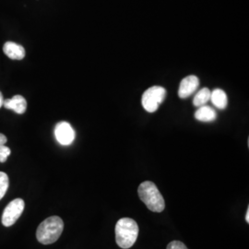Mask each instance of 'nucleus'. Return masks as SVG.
<instances>
[{"instance_id": "obj_15", "label": "nucleus", "mask_w": 249, "mask_h": 249, "mask_svg": "<svg viewBox=\"0 0 249 249\" xmlns=\"http://www.w3.org/2000/svg\"><path fill=\"white\" fill-rule=\"evenodd\" d=\"M166 249H188L186 245L180 241H172L168 244Z\"/></svg>"}, {"instance_id": "obj_2", "label": "nucleus", "mask_w": 249, "mask_h": 249, "mask_svg": "<svg viewBox=\"0 0 249 249\" xmlns=\"http://www.w3.org/2000/svg\"><path fill=\"white\" fill-rule=\"evenodd\" d=\"M138 194L144 204L153 213H161L165 208L164 198L151 181H145L138 188Z\"/></svg>"}, {"instance_id": "obj_5", "label": "nucleus", "mask_w": 249, "mask_h": 249, "mask_svg": "<svg viewBox=\"0 0 249 249\" xmlns=\"http://www.w3.org/2000/svg\"><path fill=\"white\" fill-rule=\"evenodd\" d=\"M24 207V200L21 198H16L9 202L2 214V224L6 227L13 225L23 213Z\"/></svg>"}, {"instance_id": "obj_3", "label": "nucleus", "mask_w": 249, "mask_h": 249, "mask_svg": "<svg viewBox=\"0 0 249 249\" xmlns=\"http://www.w3.org/2000/svg\"><path fill=\"white\" fill-rule=\"evenodd\" d=\"M139 225L130 218L120 219L116 225V241L121 249H130L139 235Z\"/></svg>"}, {"instance_id": "obj_10", "label": "nucleus", "mask_w": 249, "mask_h": 249, "mask_svg": "<svg viewBox=\"0 0 249 249\" xmlns=\"http://www.w3.org/2000/svg\"><path fill=\"white\" fill-rule=\"evenodd\" d=\"M195 118L201 122H213L217 118V114L213 108L203 106L198 107L195 113Z\"/></svg>"}, {"instance_id": "obj_11", "label": "nucleus", "mask_w": 249, "mask_h": 249, "mask_svg": "<svg viewBox=\"0 0 249 249\" xmlns=\"http://www.w3.org/2000/svg\"><path fill=\"white\" fill-rule=\"evenodd\" d=\"M211 101L218 109H225L228 105V98L225 91L221 89H215L211 92Z\"/></svg>"}, {"instance_id": "obj_9", "label": "nucleus", "mask_w": 249, "mask_h": 249, "mask_svg": "<svg viewBox=\"0 0 249 249\" xmlns=\"http://www.w3.org/2000/svg\"><path fill=\"white\" fill-rule=\"evenodd\" d=\"M5 54L13 60H21L25 56V49L22 45L14 42H7L3 46Z\"/></svg>"}, {"instance_id": "obj_6", "label": "nucleus", "mask_w": 249, "mask_h": 249, "mask_svg": "<svg viewBox=\"0 0 249 249\" xmlns=\"http://www.w3.org/2000/svg\"><path fill=\"white\" fill-rule=\"evenodd\" d=\"M54 136L56 141L63 146L71 145L75 140V131L71 124L68 122H59L54 127Z\"/></svg>"}, {"instance_id": "obj_16", "label": "nucleus", "mask_w": 249, "mask_h": 249, "mask_svg": "<svg viewBox=\"0 0 249 249\" xmlns=\"http://www.w3.org/2000/svg\"><path fill=\"white\" fill-rule=\"evenodd\" d=\"M246 222L249 223V207H248V211H247V214H246Z\"/></svg>"}, {"instance_id": "obj_12", "label": "nucleus", "mask_w": 249, "mask_h": 249, "mask_svg": "<svg viewBox=\"0 0 249 249\" xmlns=\"http://www.w3.org/2000/svg\"><path fill=\"white\" fill-rule=\"evenodd\" d=\"M211 90L208 88H203L200 89L198 92H196V95L193 99V105L196 107H203L206 104L211 101Z\"/></svg>"}, {"instance_id": "obj_14", "label": "nucleus", "mask_w": 249, "mask_h": 249, "mask_svg": "<svg viewBox=\"0 0 249 249\" xmlns=\"http://www.w3.org/2000/svg\"><path fill=\"white\" fill-rule=\"evenodd\" d=\"M9 177L6 173L0 172V199L5 196L9 188Z\"/></svg>"}, {"instance_id": "obj_1", "label": "nucleus", "mask_w": 249, "mask_h": 249, "mask_svg": "<svg viewBox=\"0 0 249 249\" xmlns=\"http://www.w3.org/2000/svg\"><path fill=\"white\" fill-rule=\"evenodd\" d=\"M64 229L63 220L52 216L40 223L36 231V238L43 245H51L59 239Z\"/></svg>"}, {"instance_id": "obj_13", "label": "nucleus", "mask_w": 249, "mask_h": 249, "mask_svg": "<svg viewBox=\"0 0 249 249\" xmlns=\"http://www.w3.org/2000/svg\"><path fill=\"white\" fill-rule=\"evenodd\" d=\"M7 142H8L7 137L0 133V162H5L11 152L9 147L5 146Z\"/></svg>"}, {"instance_id": "obj_17", "label": "nucleus", "mask_w": 249, "mask_h": 249, "mask_svg": "<svg viewBox=\"0 0 249 249\" xmlns=\"http://www.w3.org/2000/svg\"><path fill=\"white\" fill-rule=\"evenodd\" d=\"M3 103H4V99H3V95L2 93L0 92V108L3 106Z\"/></svg>"}, {"instance_id": "obj_8", "label": "nucleus", "mask_w": 249, "mask_h": 249, "mask_svg": "<svg viewBox=\"0 0 249 249\" xmlns=\"http://www.w3.org/2000/svg\"><path fill=\"white\" fill-rule=\"evenodd\" d=\"M3 106L7 109L14 111L18 115H22L26 111L27 102L25 98L21 95H15L11 99L4 100Z\"/></svg>"}, {"instance_id": "obj_4", "label": "nucleus", "mask_w": 249, "mask_h": 249, "mask_svg": "<svg viewBox=\"0 0 249 249\" xmlns=\"http://www.w3.org/2000/svg\"><path fill=\"white\" fill-rule=\"evenodd\" d=\"M166 96V89L160 86H153L143 93L142 107L147 112L154 113L158 110L160 104Z\"/></svg>"}, {"instance_id": "obj_7", "label": "nucleus", "mask_w": 249, "mask_h": 249, "mask_svg": "<svg viewBox=\"0 0 249 249\" xmlns=\"http://www.w3.org/2000/svg\"><path fill=\"white\" fill-rule=\"evenodd\" d=\"M198 85H199V80L197 77L194 75L187 76L182 80L180 85H179L178 96L181 99L189 97L196 91Z\"/></svg>"}]
</instances>
